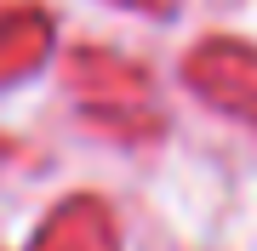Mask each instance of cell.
Returning <instances> with one entry per match:
<instances>
[{"mask_svg": "<svg viewBox=\"0 0 257 251\" xmlns=\"http://www.w3.org/2000/svg\"><path fill=\"white\" fill-rule=\"evenodd\" d=\"M183 80L200 92L211 109L240 114V120L257 126V46L229 35H211L183 57Z\"/></svg>", "mask_w": 257, "mask_h": 251, "instance_id": "1", "label": "cell"}, {"mask_svg": "<svg viewBox=\"0 0 257 251\" xmlns=\"http://www.w3.org/2000/svg\"><path fill=\"white\" fill-rule=\"evenodd\" d=\"M29 251H120V228L109 200L92 188H74L63 205H52V217L40 223Z\"/></svg>", "mask_w": 257, "mask_h": 251, "instance_id": "2", "label": "cell"}, {"mask_svg": "<svg viewBox=\"0 0 257 251\" xmlns=\"http://www.w3.org/2000/svg\"><path fill=\"white\" fill-rule=\"evenodd\" d=\"M63 75H69V86H74L80 103H155V92H149V69L132 63V57H120V52H109V46L69 52Z\"/></svg>", "mask_w": 257, "mask_h": 251, "instance_id": "3", "label": "cell"}, {"mask_svg": "<svg viewBox=\"0 0 257 251\" xmlns=\"http://www.w3.org/2000/svg\"><path fill=\"white\" fill-rule=\"evenodd\" d=\"M52 52V12L35 0H6L0 6V86L35 75Z\"/></svg>", "mask_w": 257, "mask_h": 251, "instance_id": "4", "label": "cell"}, {"mask_svg": "<svg viewBox=\"0 0 257 251\" xmlns=\"http://www.w3.org/2000/svg\"><path fill=\"white\" fill-rule=\"evenodd\" d=\"M114 6H138V12H149V18H166V0H114Z\"/></svg>", "mask_w": 257, "mask_h": 251, "instance_id": "5", "label": "cell"}]
</instances>
